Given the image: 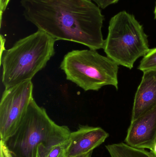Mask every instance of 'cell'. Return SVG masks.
I'll return each instance as SVG.
<instances>
[{
    "instance_id": "obj_1",
    "label": "cell",
    "mask_w": 156,
    "mask_h": 157,
    "mask_svg": "<svg viewBox=\"0 0 156 157\" xmlns=\"http://www.w3.org/2000/svg\"><path fill=\"white\" fill-rule=\"evenodd\" d=\"M25 18L54 38L103 49L104 16L91 0H21Z\"/></svg>"
},
{
    "instance_id": "obj_2",
    "label": "cell",
    "mask_w": 156,
    "mask_h": 157,
    "mask_svg": "<svg viewBox=\"0 0 156 157\" xmlns=\"http://www.w3.org/2000/svg\"><path fill=\"white\" fill-rule=\"evenodd\" d=\"M56 40L42 30L16 41L1 55L5 88L31 80L45 68L55 53Z\"/></svg>"
},
{
    "instance_id": "obj_3",
    "label": "cell",
    "mask_w": 156,
    "mask_h": 157,
    "mask_svg": "<svg viewBox=\"0 0 156 157\" xmlns=\"http://www.w3.org/2000/svg\"><path fill=\"white\" fill-rule=\"evenodd\" d=\"M71 132L56 123L33 99L17 131L5 142L14 157H35L38 145H57L68 139Z\"/></svg>"
},
{
    "instance_id": "obj_4",
    "label": "cell",
    "mask_w": 156,
    "mask_h": 157,
    "mask_svg": "<svg viewBox=\"0 0 156 157\" xmlns=\"http://www.w3.org/2000/svg\"><path fill=\"white\" fill-rule=\"evenodd\" d=\"M103 49L107 57L130 70L150 50L143 26L134 16L125 11L119 12L110 20Z\"/></svg>"
},
{
    "instance_id": "obj_5",
    "label": "cell",
    "mask_w": 156,
    "mask_h": 157,
    "mask_svg": "<svg viewBox=\"0 0 156 157\" xmlns=\"http://www.w3.org/2000/svg\"><path fill=\"white\" fill-rule=\"evenodd\" d=\"M60 68L67 80L85 91H97L106 86L118 89L119 65L94 50H76L68 52Z\"/></svg>"
},
{
    "instance_id": "obj_6",
    "label": "cell",
    "mask_w": 156,
    "mask_h": 157,
    "mask_svg": "<svg viewBox=\"0 0 156 157\" xmlns=\"http://www.w3.org/2000/svg\"><path fill=\"white\" fill-rule=\"evenodd\" d=\"M34 86L27 80L5 88L0 102V137L6 142L17 131L33 98Z\"/></svg>"
},
{
    "instance_id": "obj_7",
    "label": "cell",
    "mask_w": 156,
    "mask_h": 157,
    "mask_svg": "<svg viewBox=\"0 0 156 157\" xmlns=\"http://www.w3.org/2000/svg\"><path fill=\"white\" fill-rule=\"evenodd\" d=\"M125 142L133 147L153 149L156 143V106L131 121Z\"/></svg>"
},
{
    "instance_id": "obj_8",
    "label": "cell",
    "mask_w": 156,
    "mask_h": 157,
    "mask_svg": "<svg viewBox=\"0 0 156 157\" xmlns=\"http://www.w3.org/2000/svg\"><path fill=\"white\" fill-rule=\"evenodd\" d=\"M109 136V134L101 127L79 125L76 131L71 133V143L66 157H75L92 152Z\"/></svg>"
},
{
    "instance_id": "obj_9",
    "label": "cell",
    "mask_w": 156,
    "mask_h": 157,
    "mask_svg": "<svg viewBox=\"0 0 156 157\" xmlns=\"http://www.w3.org/2000/svg\"><path fill=\"white\" fill-rule=\"evenodd\" d=\"M143 72L142 81L135 97L131 121L156 106V69Z\"/></svg>"
},
{
    "instance_id": "obj_10",
    "label": "cell",
    "mask_w": 156,
    "mask_h": 157,
    "mask_svg": "<svg viewBox=\"0 0 156 157\" xmlns=\"http://www.w3.org/2000/svg\"><path fill=\"white\" fill-rule=\"evenodd\" d=\"M111 157H156L152 152L128 145L125 143L106 145Z\"/></svg>"
},
{
    "instance_id": "obj_11",
    "label": "cell",
    "mask_w": 156,
    "mask_h": 157,
    "mask_svg": "<svg viewBox=\"0 0 156 157\" xmlns=\"http://www.w3.org/2000/svg\"><path fill=\"white\" fill-rule=\"evenodd\" d=\"M71 143L69 138L65 142L51 147L40 144L37 148L35 157H66Z\"/></svg>"
},
{
    "instance_id": "obj_12",
    "label": "cell",
    "mask_w": 156,
    "mask_h": 157,
    "mask_svg": "<svg viewBox=\"0 0 156 157\" xmlns=\"http://www.w3.org/2000/svg\"><path fill=\"white\" fill-rule=\"evenodd\" d=\"M156 69V48L150 49L149 52L143 58L138 67L143 72Z\"/></svg>"
},
{
    "instance_id": "obj_13",
    "label": "cell",
    "mask_w": 156,
    "mask_h": 157,
    "mask_svg": "<svg viewBox=\"0 0 156 157\" xmlns=\"http://www.w3.org/2000/svg\"><path fill=\"white\" fill-rule=\"evenodd\" d=\"M0 152L1 157H14L5 142L2 140L0 141Z\"/></svg>"
},
{
    "instance_id": "obj_14",
    "label": "cell",
    "mask_w": 156,
    "mask_h": 157,
    "mask_svg": "<svg viewBox=\"0 0 156 157\" xmlns=\"http://www.w3.org/2000/svg\"><path fill=\"white\" fill-rule=\"evenodd\" d=\"M96 4L99 7L104 9L108 6L117 3L119 0H91Z\"/></svg>"
},
{
    "instance_id": "obj_15",
    "label": "cell",
    "mask_w": 156,
    "mask_h": 157,
    "mask_svg": "<svg viewBox=\"0 0 156 157\" xmlns=\"http://www.w3.org/2000/svg\"><path fill=\"white\" fill-rule=\"evenodd\" d=\"M10 0H0V15L1 22H2V15L3 13L5 11Z\"/></svg>"
},
{
    "instance_id": "obj_16",
    "label": "cell",
    "mask_w": 156,
    "mask_h": 157,
    "mask_svg": "<svg viewBox=\"0 0 156 157\" xmlns=\"http://www.w3.org/2000/svg\"><path fill=\"white\" fill-rule=\"evenodd\" d=\"M93 152H90V153H88V154H84V155H81L75 157H91L92 155Z\"/></svg>"
},
{
    "instance_id": "obj_17",
    "label": "cell",
    "mask_w": 156,
    "mask_h": 157,
    "mask_svg": "<svg viewBox=\"0 0 156 157\" xmlns=\"http://www.w3.org/2000/svg\"><path fill=\"white\" fill-rule=\"evenodd\" d=\"M151 152H152L156 157V144H155L153 149H152V150H151Z\"/></svg>"
},
{
    "instance_id": "obj_18",
    "label": "cell",
    "mask_w": 156,
    "mask_h": 157,
    "mask_svg": "<svg viewBox=\"0 0 156 157\" xmlns=\"http://www.w3.org/2000/svg\"><path fill=\"white\" fill-rule=\"evenodd\" d=\"M154 14L155 19L156 20V2L155 6L154 11Z\"/></svg>"
}]
</instances>
